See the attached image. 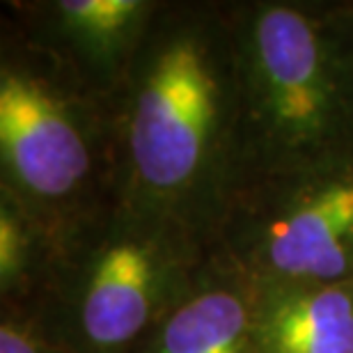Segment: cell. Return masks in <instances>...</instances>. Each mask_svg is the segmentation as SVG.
<instances>
[{
	"mask_svg": "<svg viewBox=\"0 0 353 353\" xmlns=\"http://www.w3.org/2000/svg\"><path fill=\"white\" fill-rule=\"evenodd\" d=\"M0 353H67L41 321L23 307L3 305L0 314Z\"/></svg>",
	"mask_w": 353,
	"mask_h": 353,
	"instance_id": "obj_9",
	"label": "cell"
},
{
	"mask_svg": "<svg viewBox=\"0 0 353 353\" xmlns=\"http://www.w3.org/2000/svg\"><path fill=\"white\" fill-rule=\"evenodd\" d=\"M133 353H259L252 285L207 255Z\"/></svg>",
	"mask_w": 353,
	"mask_h": 353,
	"instance_id": "obj_7",
	"label": "cell"
},
{
	"mask_svg": "<svg viewBox=\"0 0 353 353\" xmlns=\"http://www.w3.org/2000/svg\"><path fill=\"white\" fill-rule=\"evenodd\" d=\"M230 17L234 183L353 161V3L241 0L230 3Z\"/></svg>",
	"mask_w": 353,
	"mask_h": 353,
	"instance_id": "obj_2",
	"label": "cell"
},
{
	"mask_svg": "<svg viewBox=\"0 0 353 353\" xmlns=\"http://www.w3.org/2000/svg\"><path fill=\"white\" fill-rule=\"evenodd\" d=\"M259 353H353V280L252 285Z\"/></svg>",
	"mask_w": 353,
	"mask_h": 353,
	"instance_id": "obj_8",
	"label": "cell"
},
{
	"mask_svg": "<svg viewBox=\"0 0 353 353\" xmlns=\"http://www.w3.org/2000/svg\"><path fill=\"white\" fill-rule=\"evenodd\" d=\"M112 101L119 204L172 221L209 245L236 172L230 3H161Z\"/></svg>",
	"mask_w": 353,
	"mask_h": 353,
	"instance_id": "obj_1",
	"label": "cell"
},
{
	"mask_svg": "<svg viewBox=\"0 0 353 353\" xmlns=\"http://www.w3.org/2000/svg\"><path fill=\"white\" fill-rule=\"evenodd\" d=\"M0 190L44 230L55 255L119 204L115 101L19 28L0 53Z\"/></svg>",
	"mask_w": 353,
	"mask_h": 353,
	"instance_id": "obj_3",
	"label": "cell"
},
{
	"mask_svg": "<svg viewBox=\"0 0 353 353\" xmlns=\"http://www.w3.org/2000/svg\"><path fill=\"white\" fill-rule=\"evenodd\" d=\"M209 255L165 218L117 204L67 243L23 307L67 353H133Z\"/></svg>",
	"mask_w": 353,
	"mask_h": 353,
	"instance_id": "obj_4",
	"label": "cell"
},
{
	"mask_svg": "<svg viewBox=\"0 0 353 353\" xmlns=\"http://www.w3.org/2000/svg\"><path fill=\"white\" fill-rule=\"evenodd\" d=\"M161 0H53L17 5V28L83 85L115 97Z\"/></svg>",
	"mask_w": 353,
	"mask_h": 353,
	"instance_id": "obj_6",
	"label": "cell"
},
{
	"mask_svg": "<svg viewBox=\"0 0 353 353\" xmlns=\"http://www.w3.org/2000/svg\"><path fill=\"white\" fill-rule=\"evenodd\" d=\"M209 255L257 287L353 280V161L234 183Z\"/></svg>",
	"mask_w": 353,
	"mask_h": 353,
	"instance_id": "obj_5",
	"label": "cell"
}]
</instances>
